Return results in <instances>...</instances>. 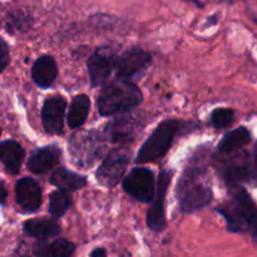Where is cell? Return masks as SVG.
<instances>
[{
	"mask_svg": "<svg viewBox=\"0 0 257 257\" xmlns=\"http://www.w3.org/2000/svg\"><path fill=\"white\" fill-rule=\"evenodd\" d=\"M135 118L130 115H122V117L115 118L114 120L109 122L105 128V137L113 143H125L132 141L136 132Z\"/></svg>",
	"mask_w": 257,
	"mask_h": 257,
	"instance_id": "18",
	"label": "cell"
},
{
	"mask_svg": "<svg viewBox=\"0 0 257 257\" xmlns=\"http://www.w3.org/2000/svg\"><path fill=\"white\" fill-rule=\"evenodd\" d=\"M222 177L225 182L232 187L238 186L241 182H247L252 178H257L256 163H251L248 160L235 157L222 168Z\"/></svg>",
	"mask_w": 257,
	"mask_h": 257,
	"instance_id": "13",
	"label": "cell"
},
{
	"mask_svg": "<svg viewBox=\"0 0 257 257\" xmlns=\"http://www.w3.org/2000/svg\"><path fill=\"white\" fill-rule=\"evenodd\" d=\"M201 150L202 148H198L197 153L190 161V166L186 168L176 190L181 211L183 213L195 212L212 202V190L203 181L206 161L205 151Z\"/></svg>",
	"mask_w": 257,
	"mask_h": 257,
	"instance_id": "1",
	"label": "cell"
},
{
	"mask_svg": "<svg viewBox=\"0 0 257 257\" xmlns=\"http://www.w3.org/2000/svg\"><path fill=\"white\" fill-rule=\"evenodd\" d=\"M32 27V18L22 12L9 13L5 22V29L9 34H14L17 32H25Z\"/></svg>",
	"mask_w": 257,
	"mask_h": 257,
	"instance_id": "24",
	"label": "cell"
},
{
	"mask_svg": "<svg viewBox=\"0 0 257 257\" xmlns=\"http://www.w3.org/2000/svg\"><path fill=\"white\" fill-rule=\"evenodd\" d=\"M235 120V112L231 108H216L211 113V123L217 130L231 125Z\"/></svg>",
	"mask_w": 257,
	"mask_h": 257,
	"instance_id": "25",
	"label": "cell"
},
{
	"mask_svg": "<svg viewBox=\"0 0 257 257\" xmlns=\"http://www.w3.org/2000/svg\"><path fill=\"white\" fill-rule=\"evenodd\" d=\"M15 200L23 212H37L42 206V188L32 177H23L15 185Z\"/></svg>",
	"mask_w": 257,
	"mask_h": 257,
	"instance_id": "12",
	"label": "cell"
},
{
	"mask_svg": "<svg viewBox=\"0 0 257 257\" xmlns=\"http://www.w3.org/2000/svg\"><path fill=\"white\" fill-rule=\"evenodd\" d=\"M99 143L97 132L77 133L69 143V152L75 165L83 167L92 166L102 151Z\"/></svg>",
	"mask_w": 257,
	"mask_h": 257,
	"instance_id": "8",
	"label": "cell"
},
{
	"mask_svg": "<svg viewBox=\"0 0 257 257\" xmlns=\"http://www.w3.org/2000/svg\"><path fill=\"white\" fill-rule=\"evenodd\" d=\"M172 177L173 171L168 170H163L158 177L155 200H153L152 206L148 210L147 217H146L148 228L155 232H161L166 228V196H167Z\"/></svg>",
	"mask_w": 257,
	"mask_h": 257,
	"instance_id": "7",
	"label": "cell"
},
{
	"mask_svg": "<svg viewBox=\"0 0 257 257\" xmlns=\"http://www.w3.org/2000/svg\"><path fill=\"white\" fill-rule=\"evenodd\" d=\"M142 100V92L135 83L117 78L105 84L98 94V112L103 117H109L138 107Z\"/></svg>",
	"mask_w": 257,
	"mask_h": 257,
	"instance_id": "2",
	"label": "cell"
},
{
	"mask_svg": "<svg viewBox=\"0 0 257 257\" xmlns=\"http://www.w3.org/2000/svg\"><path fill=\"white\" fill-rule=\"evenodd\" d=\"M25 158V151L17 141L5 140L0 145V160L9 175H18Z\"/></svg>",
	"mask_w": 257,
	"mask_h": 257,
	"instance_id": "17",
	"label": "cell"
},
{
	"mask_svg": "<svg viewBox=\"0 0 257 257\" xmlns=\"http://www.w3.org/2000/svg\"><path fill=\"white\" fill-rule=\"evenodd\" d=\"M256 222H257V221H256Z\"/></svg>",
	"mask_w": 257,
	"mask_h": 257,
	"instance_id": "31",
	"label": "cell"
},
{
	"mask_svg": "<svg viewBox=\"0 0 257 257\" xmlns=\"http://www.w3.org/2000/svg\"><path fill=\"white\" fill-rule=\"evenodd\" d=\"M75 252V245L67 238L53 241H38L33 246L35 257H72Z\"/></svg>",
	"mask_w": 257,
	"mask_h": 257,
	"instance_id": "16",
	"label": "cell"
},
{
	"mask_svg": "<svg viewBox=\"0 0 257 257\" xmlns=\"http://www.w3.org/2000/svg\"><path fill=\"white\" fill-rule=\"evenodd\" d=\"M255 163H256V167H257V153H256V157H255Z\"/></svg>",
	"mask_w": 257,
	"mask_h": 257,
	"instance_id": "30",
	"label": "cell"
},
{
	"mask_svg": "<svg viewBox=\"0 0 257 257\" xmlns=\"http://www.w3.org/2000/svg\"><path fill=\"white\" fill-rule=\"evenodd\" d=\"M49 182L63 192H75L87 186V178L82 175L72 172L64 167L55 170L50 176Z\"/></svg>",
	"mask_w": 257,
	"mask_h": 257,
	"instance_id": "20",
	"label": "cell"
},
{
	"mask_svg": "<svg viewBox=\"0 0 257 257\" xmlns=\"http://www.w3.org/2000/svg\"><path fill=\"white\" fill-rule=\"evenodd\" d=\"M9 47H8L7 42L2 39V48H0V70L4 72L5 68L9 64Z\"/></svg>",
	"mask_w": 257,
	"mask_h": 257,
	"instance_id": "26",
	"label": "cell"
},
{
	"mask_svg": "<svg viewBox=\"0 0 257 257\" xmlns=\"http://www.w3.org/2000/svg\"><path fill=\"white\" fill-rule=\"evenodd\" d=\"M123 190L127 195L140 202L148 203L155 200L156 182L153 172L148 168L137 167L133 168L124 178H123Z\"/></svg>",
	"mask_w": 257,
	"mask_h": 257,
	"instance_id": "5",
	"label": "cell"
},
{
	"mask_svg": "<svg viewBox=\"0 0 257 257\" xmlns=\"http://www.w3.org/2000/svg\"><path fill=\"white\" fill-rule=\"evenodd\" d=\"M24 233L39 241L49 240L60 233V226L54 218H33L23 225Z\"/></svg>",
	"mask_w": 257,
	"mask_h": 257,
	"instance_id": "19",
	"label": "cell"
},
{
	"mask_svg": "<svg viewBox=\"0 0 257 257\" xmlns=\"http://www.w3.org/2000/svg\"><path fill=\"white\" fill-rule=\"evenodd\" d=\"M90 110V99L87 94H78L73 98L70 103L69 112L67 115V122L69 128L77 130L82 127L87 120Z\"/></svg>",
	"mask_w": 257,
	"mask_h": 257,
	"instance_id": "22",
	"label": "cell"
},
{
	"mask_svg": "<svg viewBox=\"0 0 257 257\" xmlns=\"http://www.w3.org/2000/svg\"><path fill=\"white\" fill-rule=\"evenodd\" d=\"M251 142V133L246 127H238L236 130L231 131L227 135L223 136L222 140L218 143L217 153L220 155H230V153L236 152L241 150L245 146Z\"/></svg>",
	"mask_w": 257,
	"mask_h": 257,
	"instance_id": "21",
	"label": "cell"
},
{
	"mask_svg": "<svg viewBox=\"0 0 257 257\" xmlns=\"http://www.w3.org/2000/svg\"><path fill=\"white\" fill-rule=\"evenodd\" d=\"M58 77V67L54 58L50 55H42L34 62L32 67V79L42 89L52 87Z\"/></svg>",
	"mask_w": 257,
	"mask_h": 257,
	"instance_id": "15",
	"label": "cell"
},
{
	"mask_svg": "<svg viewBox=\"0 0 257 257\" xmlns=\"http://www.w3.org/2000/svg\"><path fill=\"white\" fill-rule=\"evenodd\" d=\"M67 102L62 95H52L44 100L42 108V123L49 135H62Z\"/></svg>",
	"mask_w": 257,
	"mask_h": 257,
	"instance_id": "11",
	"label": "cell"
},
{
	"mask_svg": "<svg viewBox=\"0 0 257 257\" xmlns=\"http://www.w3.org/2000/svg\"><path fill=\"white\" fill-rule=\"evenodd\" d=\"M62 156V151L59 150L58 146H47V147L38 148L27 162V167L30 172L37 173H45L52 170L59 161Z\"/></svg>",
	"mask_w": 257,
	"mask_h": 257,
	"instance_id": "14",
	"label": "cell"
},
{
	"mask_svg": "<svg viewBox=\"0 0 257 257\" xmlns=\"http://www.w3.org/2000/svg\"><path fill=\"white\" fill-rule=\"evenodd\" d=\"M216 210L226 220L230 232L240 233L251 231L257 220L256 205L240 186H235L231 191L230 198Z\"/></svg>",
	"mask_w": 257,
	"mask_h": 257,
	"instance_id": "3",
	"label": "cell"
},
{
	"mask_svg": "<svg viewBox=\"0 0 257 257\" xmlns=\"http://www.w3.org/2000/svg\"><path fill=\"white\" fill-rule=\"evenodd\" d=\"M115 57L114 52L109 48H99L94 50L87 62L88 74L92 87H104L107 80L109 79L112 70L115 68Z\"/></svg>",
	"mask_w": 257,
	"mask_h": 257,
	"instance_id": "9",
	"label": "cell"
},
{
	"mask_svg": "<svg viewBox=\"0 0 257 257\" xmlns=\"http://www.w3.org/2000/svg\"><path fill=\"white\" fill-rule=\"evenodd\" d=\"M90 257H107V250L103 247H95L94 250L90 252Z\"/></svg>",
	"mask_w": 257,
	"mask_h": 257,
	"instance_id": "27",
	"label": "cell"
},
{
	"mask_svg": "<svg viewBox=\"0 0 257 257\" xmlns=\"http://www.w3.org/2000/svg\"><path fill=\"white\" fill-rule=\"evenodd\" d=\"M72 197L63 191H54L49 196V213L54 220L63 217L72 206Z\"/></svg>",
	"mask_w": 257,
	"mask_h": 257,
	"instance_id": "23",
	"label": "cell"
},
{
	"mask_svg": "<svg viewBox=\"0 0 257 257\" xmlns=\"http://www.w3.org/2000/svg\"><path fill=\"white\" fill-rule=\"evenodd\" d=\"M251 232H252L253 238H255V240L257 241V222H255V225H253V227H252V230H251Z\"/></svg>",
	"mask_w": 257,
	"mask_h": 257,
	"instance_id": "29",
	"label": "cell"
},
{
	"mask_svg": "<svg viewBox=\"0 0 257 257\" xmlns=\"http://www.w3.org/2000/svg\"><path fill=\"white\" fill-rule=\"evenodd\" d=\"M130 163V152L125 148L110 151L95 172V177L103 187L112 188L120 181Z\"/></svg>",
	"mask_w": 257,
	"mask_h": 257,
	"instance_id": "6",
	"label": "cell"
},
{
	"mask_svg": "<svg viewBox=\"0 0 257 257\" xmlns=\"http://www.w3.org/2000/svg\"><path fill=\"white\" fill-rule=\"evenodd\" d=\"M152 64V55L142 48H131L117 57L115 60V73L117 78L128 79L145 72Z\"/></svg>",
	"mask_w": 257,
	"mask_h": 257,
	"instance_id": "10",
	"label": "cell"
},
{
	"mask_svg": "<svg viewBox=\"0 0 257 257\" xmlns=\"http://www.w3.org/2000/svg\"><path fill=\"white\" fill-rule=\"evenodd\" d=\"M181 128L177 119H166L155 128L150 137L141 146L136 157L137 163H148L162 158L172 146L173 140Z\"/></svg>",
	"mask_w": 257,
	"mask_h": 257,
	"instance_id": "4",
	"label": "cell"
},
{
	"mask_svg": "<svg viewBox=\"0 0 257 257\" xmlns=\"http://www.w3.org/2000/svg\"><path fill=\"white\" fill-rule=\"evenodd\" d=\"M0 187H2V196H0V202H2V206H5V201H7V196H8V192H7V187H5V183L2 181V185H0Z\"/></svg>",
	"mask_w": 257,
	"mask_h": 257,
	"instance_id": "28",
	"label": "cell"
}]
</instances>
